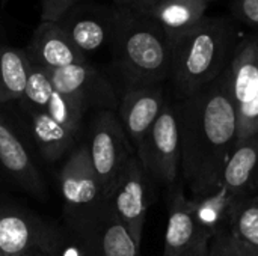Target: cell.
Masks as SVG:
<instances>
[{
    "mask_svg": "<svg viewBox=\"0 0 258 256\" xmlns=\"http://www.w3.org/2000/svg\"><path fill=\"white\" fill-rule=\"evenodd\" d=\"M181 175L189 196L210 190L239 143L228 68L194 95L175 100Z\"/></svg>",
    "mask_w": 258,
    "mask_h": 256,
    "instance_id": "1",
    "label": "cell"
},
{
    "mask_svg": "<svg viewBox=\"0 0 258 256\" xmlns=\"http://www.w3.org/2000/svg\"><path fill=\"white\" fill-rule=\"evenodd\" d=\"M109 48L113 66L125 88L157 86L171 77L174 41L133 6L115 5V26Z\"/></svg>",
    "mask_w": 258,
    "mask_h": 256,
    "instance_id": "2",
    "label": "cell"
},
{
    "mask_svg": "<svg viewBox=\"0 0 258 256\" xmlns=\"http://www.w3.org/2000/svg\"><path fill=\"white\" fill-rule=\"evenodd\" d=\"M236 21L228 17H204L174 42L169 81L175 100H183L215 81L231 63L239 45Z\"/></svg>",
    "mask_w": 258,
    "mask_h": 256,
    "instance_id": "3",
    "label": "cell"
},
{
    "mask_svg": "<svg viewBox=\"0 0 258 256\" xmlns=\"http://www.w3.org/2000/svg\"><path fill=\"white\" fill-rule=\"evenodd\" d=\"M254 195H258V134L237 143L218 183L190 196V205L201 226L218 234L228 229L237 208Z\"/></svg>",
    "mask_w": 258,
    "mask_h": 256,
    "instance_id": "4",
    "label": "cell"
},
{
    "mask_svg": "<svg viewBox=\"0 0 258 256\" xmlns=\"http://www.w3.org/2000/svg\"><path fill=\"white\" fill-rule=\"evenodd\" d=\"M148 178L169 190L181 172V148L174 101L168 100L136 152Z\"/></svg>",
    "mask_w": 258,
    "mask_h": 256,
    "instance_id": "5",
    "label": "cell"
},
{
    "mask_svg": "<svg viewBox=\"0 0 258 256\" xmlns=\"http://www.w3.org/2000/svg\"><path fill=\"white\" fill-rule=\"evenodd\" d=\"M65 220L73 225L107 202V195L91 163L86 142L73 148L59 174Z\"/></svg>",
    "mask_w": 258,
    "mask_h": 256,
    "instance_id": "6",
    "label": "cell"
},
{
    "mask_svg": "<svg viewBox=\"0 0 258 256\" xmlns=\"http://www.w3.org/2000/svg\"><path fill=\"white\" fill-rule=\"evenodd\" d=\"M86 145L94 170L107 195L127 163L136 155L113 110H98L94 115Z\"/></svg>",
    "mask_w": 258,
    "mask_h": 256,
    "instance_id": "7",
    "label": "cell"
},
{
    "mask_svg": "<svg viewBox=\"0 0 258 256\" xmlns=\"http://www.w3.org/2000/svg\"><path fill=\"white\" fill-rule=\"evenodd\" d=\"M239 142L258 134V35L243 38L228 66Z\"/></svg>",
    "mask_w": 258,
    "mask_h": 256,
    "instance_id": "8",
    "label": "cell"
},
{
    "mask_svg": "<svg viewBox=\"0 0 258 256\" xmlns=\"http://www.w3.org/2000/svg\"><path fill=\"white\" fill-rule=\"evenodd\" d=\"M107 201L141 247L147 213L151 204V180L135 155L107 193Z\"/></svg>",
    "mask_w": 258,
    "mask_h": 256,
    "instance_id": "9",
    "label": "cell"
},
{
    "mask_svg": "<svg viewBox=\"0 0 258 256\" xmlns=\"http://www.w3.org/2000/svg\"><path fill=\"white\" fill-rule=\"evenodd\" d=\"M89 256H139V246L109 201L88 217L68 225Z\"/></svg>",
    "mask_w": 258,
    "mask_h": 256,
    "instance_id": "10",
    "label": "cell"
},
{
    "mask_svg": "<svg viewBox=\"0 0 258 256\" xmlns=\"http://www.w3.org/2000/svg\"><path fill=\"white\" fill-rule=\"evenodd\" d=\"M47 72L54 89L77 103L85 112L89 109L113 110L119 104L112 83L89 62Z\"/></svg>",
    "mask_w": 258,
    "mask_h": 256,
    "instance_id": "11",
    "label": "cell"
},
{
    "mask_svg": "<svg viewBox=\"0 0 258 256\" xmlns=\"http://www.w3.org/2000/svg\"><path fill=\"white\" fill-rule=\"evenodd\" d=\"M60 29L86 57L110 45L115 26V5L79 2L59 21Z\"/></svg>",
    "mask_w": 258,
    "mask_h": 256,
    "instance_id": "12",
    "label": "cell"
},
{
    "mask_svg": "<svg viewBox=\"0 0 258 256\" xmlns=\"http://www.w3.org/2000/svg\"><path fill=\"white\" fill-rule=\"evenodd\" d=\"M17 103L20 109H32L47 113L76 134H79L83 115L86 113L77 103L57 92L47 69L33 62H30L26 91Z\"/></svg>",
    "mask_w": 258,
    "mask_h": 256,
    "instance_id": "13",
    "label": "cell"
},
{
    "mask_svg": "<svg viewBox=\"0 0 258 256\" xmlns=\"http://www.w3.org/2000/svg\"><path fill=\"white\" fill-rule=\"evenodd\" d=\"M166 101L168 98L162 84L125 88L118 104V118L135 152L141 148Z\"/></svg>",
    "mask_w": 258,
    "mask_h": 256,
    "instance_id": "14",
    "label": "cell"
},
{
    "mask_svg": "<svg viewBox=\"0 0 258 256\" xmlns=\"http://www.w3.org/2000/svg\"><path fill=\"white\" fill-rule=\"evenodd\" d=\"M209 243L210 240L192 211L189 195L183 184H175L169 195L163 256H181L209 247Z\"/></svg>",
    "mask_w": 258,
    "mask_h": 256,
    "instance_id": "15",
    "label": "cell"
},
{
    "mask_svg": "<svg viewBox=\"0 0 258 256\" xmlns=\"http://www.w3.org/2000/svg\"><path fill=\"white\" fill-rule=\"evenodd\" d=\"M56 234L41 220L21 210L0 208L2 256H26L36 249L47 252Z\"/></svg>",
    "mask_w": 258,
    "mask_h": 256,
    "instance_id": "16",
    "label": "cell"
},
{
    "mask_svg": "<svg viewBox=\"0 0 258 256\" xmlns=\"http://www.w3.org/2000/svg\"><path fill=\"white\" fill-rule=\"evenodd\" d=\"M24 51L30 62L47 71L88 62L56 21H41Z\"/></svg>",
    "mask_w": 258,
    "mask_h": 256,
    "instance_id": "17",
    "label": "cell"
},
{
    "mask_svg": "<svg viewBox=\"0 0 258 256\" xmlns=\"http://www.w3.org/2000/svg\"><path fill=\"white\" fill-rule=\"evenodd\" d=\"M0 166L24 190L36 198L45 196L44 180L29 154L27 146L0 110Z\"/></svg>",
    "mask_w": 258,
    "mask_h": 256,
    "instance_id": "18",
    "label": "cell"
},
{
    "mask_svg": "<svg viewBox=\"0 0 258 256\" xmlns=\"http://www.w3.org/2000/svg\"><path fill=\"white\" fill-rule=\"evenodd\" d=\"M133 8L150 17L175 42L204 20L209 3L200 0H144Z\"/></svg>",
    "mask_w": 258,
    "mask_h": 256,
    "instance_id": "19",
    "label": "cell"
},
{
    "mask_svg": "<svg viewBox=\"0 0 258 256\" xmlns=\"http://www.w3.org/2000/svg\"><path fill=\"white\" fill-rule=\"evenodd\" d=\"M21 113L27 119L30 136L44 160L51 163L57 161L74 146L77 134L54 121L47 113L32 109H21Z\"/></svg>",
    "mask_w": 258,
    "mask_h": 256,
    "instance_id": "20",
    "label": "cell"
},
{
    "mask_svg": "<svg viewBox=\"0 0 258 256\" xmlns=\"http://www.w3.org/2000/svg\"><path fill=\"white\" fill-rule=\"evenodd\" d=\"M30 59L23 48L0 44V104L18 101L27 84Z\"/></svg>",
    "mask_w": 258,
    "mask_h": 256,
    "instance_id": "21",
    "label": "cell"
},
{
    "mask_svg": "<svg viewBox=\"0 0 258 256\" xmlns=\"http://www.w3.org/2000/svg\"><path fill=\"white\" fill-rule=\"evenodd\" d=\"M228 231L246 253L258 256V195L251 196L237 208Z\"/></svg>",
    "mask_w": 258,
    "mask_h": 256,
    "instance_id": "22",
    "label": "cell"
},
{
    "mask_svg": "<svg viewBox=\"0 0 258 256\" xmlns=\"http://www.w3.org/2000/svg\"><path fill=\"white\" fill-rule=\"evenodd\" d=\"M209 256H251L233 238L230 231L215 235L209 243Z\"/></svg>",
    "mask_w": 258,
    "mask_h": 256,
    "instance_id": "23",
    "label": "cell"
},
{
    "mask_svg": "<svg viewBox=\"0 0 258 256\" xmlns=\"http://www.w3.org/2000/svg\"><path fill=\"white\" fill-rule=\"evenodd\" d=\"M233 15L258 35V0H231Z\"/></svg>",
    "mask_w": 258,
    "mask_h": 256,
    "instance_id": "24",
    "label": "cell"
},
{
    "mask_svg": "<svg viewBox=\"0 0 258 256\" xmlns=\"http://www.w3.org/2000/svg\"><path fill=\"white\" fill-rule=\"evenodd\" d=\"M80 0H41V21H59Z\"/></svg>",
    "mask_w": 258,
    "mask_h": 256,
    "instance_id": "25",
    "label": "cell"
},
{
    "mask_svg": "<svg viewBox=\"0 0 258 256\" xmlns=\"http://www.w3.org/2000/svg\"><path fill=\"white\" fill-rule=\"evenodd\" d=\"M112 2L116 6H133V5H136L139 2H144V0H112Z\"/></svg>",
    "mask_w": 258,
    "mask_h": 256,
    "instance_id": "26",
    "label": "cell"
},
{
    "mask_svg": "<svg viewBox=\"0 0 258 256\" xmlns=\"http://www.w3.org/2000/svg\"><path fill=\"white\" fill-rule=\"evenodd\" d=\"M0 44H8V41H6V29H5V24H3L2 14H0Z\"/></svg>",
    "mask_w": 258,
    "mask_h": 256,
    "instance_id": "27",
    "label": "cell"
},
{
    "mask_svg": "<svg viewBox=\"0 0 258 256\" xmlns=\"http://www.w3.org/2000/svg\"><path fill=\"white\" fill-rule=\"evenodd\" d=\"M181 256H209V247L198 249V250H194V252H189V253H184Z\"/></svg>",
    "mask_w": 258,
    "mask_h": 256,
    "instance_id": "28",
    "label": "cell"
},
{
    "mask_svg": "<svg viewBox=\"0 0 258 256\" xmlns=\"http://www.w3.org/2000/svg\"><path fill=\"white\" fill-rule=\"evenodd\" d=\"M26 256H48L47 252H44V250H41V249H36V250H33V252H30V253H27Z\"/></svg>",
    "mask_w": 258,
    "mask_h": 256,
    "instance_id": "29",
    "label": "cell"
},
{
    "mask_svg": "<svg viewBox=\"0 0 258 256\" xmlns=\"http://www.w3.org/2000/svg\"><path fill=\"white\" fill-rule=\"evenodd\" d=\"M200 2H207V3H210V2H213V0H200Z\"/></svg>",
    "mask_w": 258,
    "mask_h": 256,
    "instance_id": "30",
    "label": "cell"
},
{
    "mask_svg": "<svg viewBox=\"0 0 258 256\" xmlns=\"http://www.w3.org/2000/svg\"><path fill=\"white\" fill-rule=\"evenodd\" d=\"M5 2H6V0H2V3H5Z\"/></svg>",
    "mask_w": 258,
    "mask_h": 256,
    "instance_id": "31",
    "label": "cell"
},
{
    "mask_svg": "<svg viewBox=\"0 0 258 256\" xmlns=\"http://www.w3.org/2000/svg\"><path fill=\"white\" fill-rule=\"evenodd\" d=\"M0 256H2V255H0Z\"/></svg>",
    "mask_w": 258,
    "mask_h": 256,
    "instance_id": "32",
    "label": "cell"
}]
</instances>
